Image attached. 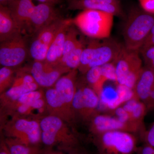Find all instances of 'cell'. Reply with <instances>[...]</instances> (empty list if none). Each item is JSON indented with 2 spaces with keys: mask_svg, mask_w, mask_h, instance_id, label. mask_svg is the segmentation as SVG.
<instances>
[{
  "mask_svg": "<svg viewBox=\"0 0 154 154\" xmlns=\"http://www.w3.org/2000/svg\"><path fill=\"white\" fill-rule=\"evenodd\" d=\"M0 154H10L5 140L1 141L0 145Z\"/></svg>",
  "mask_w": 154,
  "mask_h": 154,
  "instance_id": "ab89813d",
  "label": "cell"
},
{
  "mask_svg": "<svg viewBox=\"0 0 154 154\" xmlns=\"http://www.w3.org/2000/svg\"><path fill=\"white\" fill-rule=\"evenodd\" d=\"M124 46L113 38H104L100 42L96 49L94 60L89 66V69L113 62L118 57Z\"/></svg>",
  "mask_w": 154,
  "mask_h": 154,
  "instance_id": "7c38bea8",
  "label": "cell"
},
{
  "mask_svg": "<svg viewBox=\"0 0 154 154\" xmlns=\"http://www.w3.org/2000/svg\"><path fill=\"white\" fill-rule=\"evenodd\" d=\"M148 132L154 134V123L153 125H152L149 131Z\"/></svg>",
  "mask_w": 154,
  "mask_h": 154,
  "instance_id": "7dc6e473",
  "label": "cell"
},
{
  "mask_svg": "<svg viewBox=\"0 0 154 154\" xmlns=\"http://www.w3.org/2000/svg\"><path fill=\"white\" fill-rule=\"evenodd\" d=\"M116 89L119 94V102L120 105L132 99L134 95L133 89L124 85H118Z\"/></svg>",
  "mask_w": 154,
  "mask_h": 154,
  "instance_id": "f546056e",
  "label": "cell"
},
{
  "mask_svg": "<svg viewBox=\"0 0 154 154\" xmlns=\"http://www.w3.org/2000/svg\"><path fill=\"white\" fill-rule=\"evenodd\" d=\"M47 154H64L62 153L61 152H48L47 153Z\"/></svg>",
  "mask_w": 154,
  "mask_h": 154,
  "instance_id": "c3c4849f",
  "label": "cell"
},
{
  "mask_svg": "<svg viewBox=\"0 0 154 154\" xmlns=\"http://www.w3.org/2000/svg\"><path fill=\"white\" fill-rule=\"evenodd\" d=\"M67 9L71 11L96 10L114 16L123 15L120 3L114 0H67Z\"/></svg>",
  "mask_w": 154,
  "mask_h": 154,
  "instance_id": "8fae6325",
  "label": "cell"
},
{
  "mask_svg": "<svg viewBox=\"0 0 154 154\" xmlns=\"http://www.w3.org/2000/svg\"><path fill=\"white\" fill-rule=\"evenodd\" d=\"M86 73V79L90 85L101 91L103 83L106 81L102 76L101 66L91 68Z\"/></svg>",
  "mask_w": 154,
  "mask_h": 154,
  "instance_id": "484cf974",
  "label": "cell"
},
{
  "mask_svg": "<svg viewBox=\"0 0 154 154\" xmlns=\"http://www.w3.org/2000/svg\"><path fill=\"white\" fill-rule=\"evenodd\" d=\"M113 16L103 11L85 10L72 19L73 24L88 37L104 39L110 37Z\"/></svg>",
  "mask_w": 154,
  "mask_h": 154,
  "instance_id": "7a4b0ae2",
  "label": "cell"
},
{
  "mask_svg": "<svg viewBox=\"0 0 154 154\" xmlns=\"http://www.w3.org/2000/svg\"><path fill=\"white\" fill-rule=\"evenodd\" d=\"M141 5L146 12L154 14V0H139Z\"/></svg>",
  "mask_w": 154,
  "mask_h": 154,
  "instance_id": "d590c367",
  "label": "cell"
},
{
  "mask_svg": "<svg viewBox=\"0 0 154 154\" xmlns=\"http://www.w3.org/2000/svg\"><path fill=\"white\" fill-rule=\"evenodd\" d=\"M14 0H0V5H1L8 6Z\"/></svg>",
  "mask_w": 154,
  "mask_h": 154,
  "instance_id": "7bdbcfd3",
  "label": "cell"
},
{
  "mask_svg": "<svg viewBox=\"0 0 154 154\" xmlns=\"http://www.w3.org/2000/svg\"><path fill=\"white\" fill-rule=\"evenodd\" d=\"M54 1L55 2L56 4H57L58 3L60 2L62 0H54Z\"/></svg>",
  "mask_w": 154,
  "mask_h": 154,
  "instance_id": "681fc988",
  "label": "cell"
},
{
  "mask_svg": "<svg viewBox=\"0 0 154 154\" xmlns=\"http://www.w3.org/2000/svg\"><path fill=\"white\" fill-rule=\"evenodd\" d=\"M153 70V73H154V69H152Z\"/></svg>",
  "mask_w": 154,
  "mask_h": 154,
  "instance_id": "f907efd6",
  "label": "cell"
},
{
  "mask_svg": "<svg viewBox=\"0 0 154 154\" xmlns=\"http://www.w3.org/2000/svg\"><path fill=\"white\" fill-rule=\"evenodd\" d=\"M45 97L48 105L54 112H57L58 114L62 113L63 115V113L67 112L69 107L65 104L55 88L48 89L45 93Z\"/></svg>",
  "mask_w": 154,
  "mask_h": 154,
  "instance_id": "44dd1931",
  "label": "cell"
},
{
  "mask_svg": "<svg viewBox=\"0 0 154 154\" xmlns=\"http://www.w3.org/2000/svg\"><path fill=\"white\" fill-rule=\"evenodd\" d=\"M102 76L105 80L116 81V73L114 62L106 64L101 66Z\"/></svg>",
  "mask_w": 154,
  "mask_h": 154,
  "instance_id": "4dcf8cb0",
  "label": "cell"
},
{
  "mask_svg": "<svg viewBox=\"0 0 154 154\" xmlns=\"http://www.w3.org/2000/svg\"><path fill=\"white\" fill-rule=\"evenodd\" d=\"M10 154H38V150L34 146H28L14 139L5 140Z\"/></svg>",
  "mask_w": 154,
  "mask_h": 154,
  "instance_id": "cb8c5ba5",
  "label": "cell"
},
{
  "mask_svg": "<svg viewBox=\"0 0 154 154\" xmlns=\"http://www.w3.org/2000/svg\"><path fill=\"white\" fill-rule=\"evenodd\" d=\"M154 154V151L153 153V154Z\"/></svg>",
  "mask_w": 154,
  "mask_h": 154,
  "instance_id": "816d5d0a",
  "label": "cell"
},
{
  "mask_svg": "<svg viewBox=\"0 0 154 154\" xmlns=\"http://www.w3.org/2000/svg\"><path fill=\"white\" fill-rule=\"evenodd\" d=\"M80 37L79 32L72 24L68 29L64 46L63 54L57 65L61 66L69 55L79 45L82 40Z\"/></svg>",
  "mask_w": 154,
  "mask_h": 154,
  "instance_id": "d6986e66",
  "label": "cell"
},
{
  "mask_svg": "<svg viewBox=\"0 0 154 154\" xmlns=\"http://www.w3.org/2000/svg\"><path fill=\"white\" fill-rule=\"evenodd\" d=\"M154 86V75L153 70L146 67L142 69L134 89L140 98L148 103L150 94Z\"/></svg>",
  "mask_w": 154,
  "mask_h": 154,
  "instance_id": "e0dca14e",
  "label": "cell"
},
{
  "mask_svg": "<svg viewBox=\"0 0 154 154\" xmlns=\"http://www.w3.org/2000/svg\"><path fill=\"white\" fill-rule=\"evenodd\" d=\"M145 110V107L143 103L137 102L136 105L133 109L132 112L130 115L132 116L133 118L139 119L143 115Z\"/></svg>",
  "mask_w": 154,
  "mask_h": 154,
  "instance_id": "836d02e7",
  "label": "cell"
},
{
  "mask_svg": "<svg viewBox=\"0 0 154 154\" xmlns=\"http://www.w3.org/2000/svg\"><path fill=\"white\" fill-rule=\"evenodd\" d=\"M12 68L3 66L0 69V92L3 93L8 88H11L15 78Z\"/></svg>",
  "mask_w": 154,
  "mask_h": 154,
  "instance_id": "4316f807",
  "label": "cell"
},
{
  "mask_svg": "<svg viewBox=\"0 0 154 154\" xmlns=\"http://www.w3.org/2000/svg\"><path fill=\"white\" fill-rule=\"evenodd\" d=\"M39 87L37 83L13 84L11 88L2 94V99L5 103H15L20 96L30 92L36 91Z\"/></svg>",
  "mask_w": 154,
  "mask_h": 154,
  "instance_id": "ac0fdd59",
  "label": "cell"
},
{
  "mask_svg": "<svg viewBox=\"0 0 154 154\" xmlns=\"http://www.w3.org/2000/svg\"><path fill=\"white\" fill-rule=\"evenodd\" d=\"M139 51L127 49L124 46L115 63L116 82L118 85L134 89L142 68Z\"/></svg>",
  "mask_w": 154,
  "mask_h": 154,
  "instance_id": "277c9868",
  "label": "cell"
},
{
  "mask_svg": "<svg viewBox=\"0 0 154 154\" xmlns=\"http://www.w3.org/2000/svg\"><path fill=\"white\" fill-rule=\"evenodd\" d=\"M36 1H38L40 3H51L56 4L54 0H36Z\"/></svg>",
  "mask_w": 154,
  "mask_h": 154,
  "instance_id": "f6af8a7d",
  "label": "cell"
},
{
  "mask_svg": "<svg viewBox=\"0 0 154 154\" xmlns=\"http://www.w3.org/2000/svg\"><path fill=\"white\" fill-rule=\"evenodd\" d=\"M145 141L146 144L152 146L154 148V134L148 131L146 134Z\"/></svg>",
  "mask_w": 154,
  "mask_h": 154,
  "instance_id": "f35d334b",
  "label": "cell"
},
{
  "mask_svg": "<svg viewBox=\"0 0 154 154\" xmlns=\"http://www.w3.org/2000/svg\"><path fill=\"white\" fill-rule=\"evenodd\" d=\"M68 19L61 18L42 28L30 45L29 52L35 61H44L53 41Z\"/></svg>",
  "mask_w": 154,
  "mask_h": 154,
  "instance_id": "8992f818",
  "label": "cell"
},
{
  "mask_svg": "<svg viewBox=\"0 0 154 154\" xmlns=\"http://www.w3.org/2000/svg\"><path fill=\"white\" fill-rule=\"evenodd\" d=\"M41 140L48 146H59L67 150L74 152L76 140L70 134L61 118L52 115L46 116L40 122Z\"/></svg>",
  "mask_w": 154,
  "mask_h": 154,
  "instance_id": "3957f363",
  "label": "cell"
},
{
  "mask_svg": "<svg viewBox=\"0 0 154 154\" xmlns=\"http://www.w3.org/2000/svg\"><path fill=\"white\" fill-rule=\"evenodd\" d=\"M42 92L40 91H30L22 95L19 97L16 103V106L22 104H28L32 103L38 99L42 98Z\"/></svg>",
  "mask_w": 154,
  "mask_h": 154,
  "instance_id": "f1b7e54d",
  "label": "cell"
},
{
  "mask_svg": "<svg viewBox=\"0 0 154 154\" xmlns=\"http://www.w3.org/2000/svg\"><path fill=\"white\" fill-rule=\"evenodd\" d=\"M77 73V69L72 70L66 75L61 77L54 85V88L69 108L72 106V102L76 91L75 80Z\"/></svg>",
  "mask_w": 154,
  "mask_h": 154,
  "instance_id": "9a60e30c",
  "label": "cell"
},
{
  "mask_svg": "<svg viewBox=\"0 0 154 154\" xmlns=\"http://www.w3.org/2000/svg\"><path fill=\"white\" fill-rule=\"evenodd\" d=\"M154 25V15L135 8L130 11L123 31L125 46L139 51Z\"/></svg>",
  "mask_w": 154,
  "mask_h": 154,
  "instance_id": "6da1fadb",
  "label": "cell"
},
{
  "mask_svg": "<svg viewBox=\"0 0 154 154\" xmlns=\"http://www.w3.org/2000/svg\"><path fill=\"white\" fill-rule=\"evenodd\" d=\"M148 104L150 107H154V86L151 91Z\"/></svg>",
  "mask_w": 154,
  "mask_h": 154,
  "instance_id": "b9f144b4",
  "label": "cell"
},
{
  "mask_svg": "<svg viewBox=\"0 0 154 154\" xmlns=\"http://www.w3.org/2000/svg\"><path fill=\"white\" fill-rule=\"evenodd\" d=\"M114 1H118V0H114Z\"/></svg>",
  "mask_w": 154,
  "mask_h": 154,
  "instance_id": "f5cc1de1",
  "label": "cell"
},
{
  "mask_svg": "<svg viewBox=\"0 0 154 154\" xmlns=\"http://www.w3.org/2000/svg\"><path fill=\"white\" fill-rule=\"evenodd\" d=\"M85 47L84 42L82 40L74 50L69 55L61 66L67 69L69 71L79 69L81 55Z\"/></svg>",
  "mask_w": 154,
  "mask_h": 154,
  "instance_id": "d4e9b609",
  "label": "cell"
},
{
  "mask_svg": "<svg viewBox=\"0 0 154 154\" xmlns=\"http://www.w3.org/2000/svg\"><path fill=\"white\" fill-rule=\"evenodd\" d=\"M95 128L98 131L106 132L122 129L125 124L120 122L117 119L104 115L96 116L94 120Z\"/></svg>",
  "mask_w": 154,
  "mask_h": 154,
  "instance_id": "ffe728a7",
  "label": "cell"
},
{
  "mask_svg": "<svg viewBox=\"0 0 154 154\" xmlns=\"http://www.w3.org/2000/svg\"><path fill=\"white\" fill-rule=\"evenodd\" d=\"M72 106L75 110H80L85 109L82 88L76 91L72 102Z\"/></svg>",
  "mask_w": 154,
  "mask_h": 154,
  "instance_id": "1f68e13d",
  "label": "cell"
},
{
  "mask_svg": "<svg viewBox=\"0 0 154 154\" xmlns=\"http://www.w3.org/2000/svg\"><path fill=\"white\" fill-rule=\"evenodd\" d=\"M137 102V101L136 99H130L129 101L125 102V104L123 105L122 107L126 112L129 113L130 115L131 113L132 112L133 109L134 108Z\"/></svg>",
  "mask_w": 154,
  "mask_h": 154,
  "instance_id": "8d00e7d4",
  "label": "cell"
},
{
  "mask_svg": "<svg viewBox=\"0 0 154 154\" xmlns=\"http://www.w3.org/2000/svg\"><path fill=\"white\" fill-rule=\"evenodd\" d=\"M139 52L141 54L146 66H148L154 60V45L141 48Z\"/></svg>",
  "mask_w": 154,
  "mask_h": 154,
  "instance_id": "d6a6232c",
  "label": "cell"
},
{
  "mask_svg": "<svg viewBox=\"0 0 154 154\" xmlns=\"http://www.w3.org/2000/svg\"><path fill=\"white\" fill-rule=\"evenodd\" d=\"M26 41L20 33L1 42L0 63L3 66L13 68L23 63L28 55Z\"/></svg>",
  "mask_w": 154,
  "mask_h": 154,
  "instance_id": "52a82bcc",
  "label": "cell"
},
{
  "mask_svg": "<svg viewBox=\"0 0 154 154\" xmlns=\"http://www.w3.org/2000/svg\"><path fill=\"white\" fill-rule=\"evenodd\" d=\"M70 71L63 67L50 64L45 61H35L30 68V74L35 82L44 88L54 85L63 74Z\"/></svg>",
  "mask_w": 154,
  "mask_h": 154,
  "instance_id": "30bf717a",
  "label": "cell"
},
{
  "mask_svg": "<svg viewBox=\"0 0 154 154\" xmlns=\"http://www.w3.org/2000/svg\"><path fill=\"white\" fill-rule=\"evenodd\" d=\"M54 5L51 3H40L35 5L26 31L30 34H36L45 26L62 18Z\"/></svg>",
  "mask_w": 154,
  "mask_h": 154,
  "instance_id": "9c48e42d",
  "label": "cell"
},
{
  "mask_svg": "<svg viewBox=\"0 0 154 154\" xmlns=\"http://www.w3.org/2000/svg\"><path fill=\"white\" fill-rule=\"evenodd\" d=\"M21 33L8 6L0 5V41L2 42Z\"/></svg>",
  "mask_w": 154,
  "mask_h": 154,
  "instance_id": "2e32d148",
  "label": "cell"
},
{
  "mask_svg": "<svg viewBox=\"0 0 154 154\" xmlns=\"http://www.w3.org/2000/svg\"><path fill=\"white\" fill-rule=\"evenodd\" d=\"M115 110L116 115L118 117L117 119L120 122L125 124L129 119V113L126 112L122 107H118Z\"/></svg>",
  "mask_w": 154,
  "mask_h": 154,
  "instance_id": "e575fe53",
  "label": "cell"
},
{
  "mask_svg": "<svg viewBox=\"0 0 154 154\" xmlns=\"http://www.w3.org/2000/svg\"><path fill=\"white\" fill-rule=\"evenodd\" d=\"M148 67L149 68L152 69H154V60L148 66Z\"/></svg>",
  "mask_w": 154,
  "mask_h": 154,
  "instance_id": "bcb514c9",
  "label": "cell"
},
{
  "mask_svg": "<svg viewBox=\"0 0 154 154\" xmlns=\"http://www.w3.org/2000/svg\"><path fill=\"white\" fill-rule=\"evenodd\" d=\"M85 109H94L99 104V100L95 91L90 88H82Z\"/></svg>",
  "mask_w": 154,
  "mask_h": 154,
  "instance_id": "83f0119b",
  "label": "cell"
},
{
  "mask_svg": "<svg viewBox=\"0 0 154 154\" xmlns=\"http://www.w3.org/2000/svg\"><path fill=\"white\" fill-rule=\"evenodd\" d=\"M35 6L32 0H14L8 6L15 24L22 34L26 32Z\"/></svg>",
  "mask_w": 154,
  "mask_h": 154,
  "instance_id": "4fadbf2b",
  "label": "cell"
},
{
  "mask_svg": "<svg viewBox=\"0 0 154 154\" xmlns=\"http://www.w3.org/2000/svg\"><path fill=\"white\" fill-rule=\"evenodd\" d=\"M100 42L98 39L91 40L88 46L83 50L79 68L80 71L86 73L89 69V66L94 60L96 49Z\"/></svg>",
  "mask_w": 154,
  "mask_h": 154,
  "instance_id": "7402d4cb",
  "label": "cell"
},
{
  "mask_svg": "<svg viewBox=\"0 0 154 154\" xmlns=\"http://www.w3.org/2000/svg\"><path fill=\"white\" fill-rule=\"evenodd\" d=\"M153 36H154V25L152 26L150 30L148 35L147 37L146 38H146H150V37Z\"/></svg>",
  "mask_w": 154,
  "mask_h": 154,
  "instance_id": "ee69618b",
  "label": "cell"
},
{
  "mask_svg": "<svg viewBox=\"0 0 154 154\" xmlns=\"http://www.w3.org/2000/svg\"><path fill=\"white\" fill-rule=\"evenodd\" d=\"M153 45H154V36L150 38H146L140 49L146 48L149 46H153Z\"/></svg>",
  "mask_w": 154,
  "mask_h": 154,
  "instance_id": "60d3db41",
  "label": "cell"
},
{
  "mask_svg": "<svg viewBox=\"0 0 154 154\" xmlns=\"http://www.w3.org/2000/svg\"><path fill=\"white\" fill-rule=\"evenodd\" d=\"M100 100L102 104L110 109H116L120 105L117 89L110 86L102 88L100 92Z\"/></svg>",
  "mask_w": 154,
  "mask_h": 154,
  "instance_id": "603a6c76",
  "label": "cell"
},
{
  "mask_svg": "<svg viewBox=\"0 0 154 154\" xmlns=\"http://www.w3.org/2000/svg\"><path fill=\"white\" fill-rule=\"evenodd\" d=\"M96 144L101 154H133L136 149L134 137L118 130L104 133Z\"/></svg>",
  "mask_w": 154,
  "mask_h": 154,
  "instance_id": "5b68a950",
  "label": "cell"
},
{
  "mask_svg": "<svg viewBox=\"0 0 154 154\" xmlns=\"http://www.w3.org/2000/svg\"><path fill=\"white\" fill-rule=\"evenodd\" d=\"M154 148L149 145L146 144L138 151V154H152Z\"/></svg>",
  "mask_w": 154,
  "mask_h": 154,
  "instance_id": "74e56055",
  "label": "cell"
},
{
  "mask_svg": "<svg viewBox=\"0 0 154 154\" xmlns=\"http://www.w3.org/2000/svg\"><path fill=\"white\" fill-rule=\"evenodd\" d=\"M8 132L13 139L27 146H34L42 141L40 122L36 120H16Z\"/></svg>",
  "mask_w": 154,
  "mask_h": 154,
  "instance_id": "ba28073f",
  "label": "cell"
},
{
  "mask_svg": "<svg viewBox=\"0 0 154 154\" xmlns=\"http://www.w3.org/2000/svg\"><path fill=\"white\" fill-rule=\"evenodd\" d=\"M72 24V19H68L51 44L45 61L53 65H57L59 63L63 54L67 32Z\"/></svg>",
  "mask_w": 154,
  "mask_h": 154,
  "instance_id": "5bb4252c",
  "label": "cell"
}]
</instances>
